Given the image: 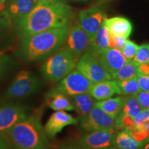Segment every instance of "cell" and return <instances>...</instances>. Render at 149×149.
<instances>
[{
  "instance_id": "1",
  "label": "cell",
  "mask_w": 149,
  "mask_h": 149,
  "mask_svg": "<svg viewBox=\"0 0 149 149\" xmlns=\"http://www.w3.org/2000/svg\"><path fill=\"white\" fill-rule=\"evenodd\" d=\"M74 13L63 1H39L28 15L16 24L19 35L29 37L36 33L72 23Z\"/></svg>"
},
{
  "instance_id": "2",
  "label": "cell",
  "mask_w": 149,
  "mask_h": 149,
  "mask_svg": "<svg viewBox=\"0 0 149 149\" xmlns=\"http://www.w3.org/2000/svg\"><path fill=\"white\" fill-rule=\"evenodd\" d=\"M72 23L22 38L19 48L21 59L27 62L44 59L64 44Z\"/></svg>"
},
{
  "instance_id": "3",
  "label": "cell",
  "mask_w": 149,
  "mask_h": 149,
  "mask_svg": "<svg viewBox=\"0 0 149 149\" xmlns=\"http://www.w3.org/2000/svg\"><path fill=\"white\" fill-rule=\"evenodd\" d=\"M11 149H49L48 137L40 119L36 115L27 116L3 135Z\"/></svg>"
},
{
  "instance_id": "4",
  "label": "cell",
  "mask_w": 149,
  "mask_h": 149,
  "mask_svg": "<svg viewBox=\"0 0 149 149\" xmlns=\"http://www.w3.org/2000/svg\"><path fill=\"white\" fill-rule=\"evenodd\" d=\"M77 63L71 53L64 47L50 56L43 63L40 70L46 80L57 82L74 69Z\"/></svg>"
},
{
  "instance_id": "5",
  "label": "cell",
  "mask_w": 149,
  "mask_h": 149,
  "mask_svg": "<svg viewBox=\"0 0 149 149\" xmlns=\"http://www.w3.org/2000/svg\"><path fill=\"white\" fill-rule=\"evenodd\" d=\"M42 87V81L33 72L21 70L16 74L4 95L9 99L23 98L38 93Z\"/></svg>"
},
{
  "instance_id": "6",
  "label": "cell",
  "mask_w": 149,
  "mask_h": 149,
  "mask_svg": "<svg viewBox=\"0 0 149 149\" xmlns=\"http://www.w3.org/2000/svg\"><path fill=\"white\" fill-rule=\"evenodd\" d=\"M92 85L93 83L88 78L77 68H74L51 90L72 97L83 93H89Z\"/></svg>"
},
{
  "instance_id": "7",
  "label": "cell",
  "mask_w": 149,
  "mask_h": 149,
  "mask_svg": "<svg viewBox=\"0 0 149 149\" xmlns=\"http://www.w3.org/2000/svg\"><path fill=\"white\" fill-rule=\"evenodd\" d=\"M76 67L93 84L113 79L111 74L106 71L99 62L95 53L89 48L80 57Z\"/></svg>"
},
{
  "instance_id": "8",
  "label": "cell",
  "mask_w": 149,
  "mask_h": 149,
  "mask_svg": "<svg viewBox=\"0 0 149 149\" xmlns=\"http://www.w3.org/2000/svg\"><path fill=\"white\" fill-rule=\"evenodd\" d=\"M117 132V128L88 132L80 137L79 145L84 149H111Z\"/></svg>"
},
{
  "instance_id": "9",
  "label": "cell",
  "mask_w": 149,
  "mask_h": 149,
  "mask_svg": "<svg viewBox=\"0 0 149 149\" xmlns=\"http://www.w3.org/2000/svg\"><path fill=\"white\" fill-rule=\"evenodd\" d=\"M107 19V13L102 6H92L82 10L79 13V24L88 35L91 42L102 24Z\"/></svg>"
},
{
  "instance_id": "10",
  "label": "cell",
  "mask_w": 149,
  "mask_h": 149,
  "mask_svg": "<svg viewBox=\"0 0 149 149\" xmlns=\"http://www.w3.org/2000/svg\"><path fill=\"white\" fill-rule=\"evenodd\" d=\"M65 42V48L71 53L77 61L88 51L91 44L88 35L86 33L79 23L74 24L70 27Z\"/></svg>"
},
{
  "instance_id": "11",
  "label": "cell",
  "mask_w": 149,
  "mask_h": 149,
  "mask_svg": "<svg viewBox=\"0 0 149 149\" xmlns=\"http://www.w3.org/2000/svg\"><path fill=\"white\" fill-rule=\"evenodd\" d=\"M81 127L87 132L117 128L115 119L96 106L93 107L86 116L81 118Z\"/></svg>"
},
{
  "instance_id": "12",
  "label": "cell",
  "mask_w": 149,
  "mask_h": 149,
  "mask_svg": "<svg viewBox=\"0 0 149 149\" xmlns=\"http://www.w3.org/2000/svg\"><path fill=\"white\" fill-rule=\"evenodd\" d=\"M28 116L25 107L16 103H7L0 107V135L3 136L19 121Z\"/></svg>"
},
{
  "instance_id": "13",
  "label": "cell",
  "mask_w": 149,
  "mask_h": 149,
  "mask_svg": "<svg viewBox=\"0 0 149 149\" xmlns=\"http://www.w3.org/2000/svg\"><path fill=\"white\" fill-rule=\"evenodd\" d=\"M89 49L95 53L99 62L113 79L115 73L128 61L122 51L116 48H107L100 51Z\"/></svg>"
},
{
  "instance_id": "14",
  "label": "cell",
  "mask_w": 149,
  "mask_h": 149,
  "mask_svg": "<svg viewBox=\"0 0 149 149\" xmlns=\"http://www.w3.org/2000/svg\"><path fill=\"white\" fill-rule=\"evenodd\" d=\"M77 124V119L64 111H58L51 115L44 126V130L48 138H53L65 127Z\"/></svg>"
},
{
  "instance_id": "15",
  "label": "cell",
  "mask_w": 149,
  "mask_h": 149,
  "mask_svg": "<svg viewBox=\"0 0 149 149\" xmlns=\"http://www.w3.org/2000/svg\"><path fill=\"white\" fill-rule=\"evenodd\" d=\"M89 93L97 101L107 100L115 95H122V92L117 82L114 79L106 80L93 84Z\"/></svg>"
},
{
  "instance_id": "16",
  "label": "cell",
  "mask_w": 149,
  "mask_h": 149,
  "mask_svg": "<svg viewBox=\"0 0 149 149\" xmlns=\"http://www.w3.org/2000/svg\"><path fill=\"white\" fill-rule=\"evenodd\" d=\"M39 2V0H13L9 5L6 15L18 23L29 15Z\"/></svg>"
},
{
  "instance_id": "17",
  "label": "cell",
  "mask_w": 149,
  "mask_h": 149,
  "mask_svg": "<svg viewBox=\"0 0 149 149\" xmlns=\"http://www.w3.org/2000/svg\"><path fill=\"white\" fill-rule=\"evenodd\" d=\"M105 24L111 34L125 37L126 39L133 31L131 22L126 18L122 17H114L107 19L105 20Z\"/></svg>"
},
{
  "instance_id": "18",
  "label": "cell",
  "mask_w": 149,
  "mask_h": 149,
  "mask_svg": "<svg viewBox=\"0 0 149 149\" xmlns=\"http://www.w3.org/2000/svg\"><path fill=\"white\" fill-rule=\"evenodd\" d=\"M48 107L55 111H74L70 97L64 93L51 90L46 94Z\"/></svg>"
},
{
  "instance_id": "19",
  "label": "cell",
  "mask_w": 149,
  "mask_h": 149,
  "mask_svg": "<svg viewBox=\"0 0 149 149\" xmlns=\"http://www.w3.org/2000/svg\"><path fill=\"white\" fill-rule=\"evenodd\" d=\"M124 100L125 96H119L114 98L111 97L107 100L95 102V106L100 108L113 119H116L122 112Z\"/></svg>"
},
{
  "instance_id": "20",
  "label": "cell",
  "mask_w": 149,
  "mask_h": 149,
  "mask_svg": "<svg viewBox=\"0 0 149 149\" xmlns=\"http://www.w3.org/2000/svg\"><path fill=\"white\" fill-rule=\"evenodd\" d=\"M74 110L82 117L86 116L95 106V100L90 93H83L70 97Z\"/></svg>"
},
{
  "instance_id": "21",
  "label": "cell",
  "mask_w": 149,
  "mask_h": 149,
  "mask_svg": "<svg viewBox=\"0 0 149 149\" xmlns=\"http://www.w3.org/2000/svg\"><path fill=\"white\" fill-rule=\"evenodd\" d=\"M146 143L134 139L128 130L117 132L115 136V146L122 149H142Z\"/></svg>"
},
{
  "instance_id": "22",
  "label": "cell",
  "mask_w": 149,
  "mask_h": 149,
  "mask_svg": "<svg viewBox=\"0 0 149 149\" xmlns=\"http://www.w3.org/2000/svg\"><path fill=\"white\" fill-rule=\"evenodd\" d=\"M139 63L132 59L128 61L113 77V79L116 81L131 79L137 76L139 71Z\"/></svg>"
},
{
  "instance_id": "23",
  "label": "cell",
  "mask_w": 149,
  "mask_h": 149,
  "mask_svg": "<svg viewBox=\"0 0 149 149\" xmlns=\"http://www.w3.org/2000/svg\"><path fill=\"white\" fill-rule=\"evenodd\" d=\"M109 35L110 32L104 22L97 32L94 40L91 42L89 48L94 51H100L104 48H109Z\"/></svg>"
},
{
  "instance_id": "24",
  "label": "cell",
  "mask_w": 149,
  "mask_h": 149,
  "mask_svg": "<svg viewBox=\"0 0 149 149\" xmlns=\"http://www.w3.org/2000/svg\"><path fill=\"white\" fill-rule=\"evenodd\" d=\"M141 107L135 95L125 96V100L121 113L135 118L141 111Z\"/></svg>"
},
{
  "instance_id": "25",
  "label": "cell",
  "mask_w": 149,
  "mask_h": 149,
  "mask_svg": "<svg viewBox=\"0 0 149 149\" xmlns=\"http://www.w3.org/2000/svg\"><path fill=\"white\" fill-rule=\"evenodd\" d=\"M120 87L122 95L124 96L135 95L140 91L136 77L131 79L117 81Z\"/></svg>"
},
{
  "instance_id": "26",
  "label": "cell",
  "mask_w": 149,
  "mask_h": 149,
  "mask_svg": "<svg viewBox=\"0 0 149 149\" xmlns=\"http://www.w3.org/2000/svg\"><path fill=\"white\" fill-rule=\"evenodd\" d=\"M138 48L139 46L137 44H136L135 42H132V41L127 40L125 46L122 50V52L126 59L129 61L135 58L137 52L138 51Z\"/></svg>"
},
{
  "instance_id": "27",
  "label": "cell",
  "mask_w": 149,
  "mask_h": 149,
  "mask_svg": "<svg viewBox=\"0 0 149 149\" xmlns=\"http://www.w3.org/2000/svg\"><path fill=\"white\" fill-rule=\"evenodd\" d=\"M134 60L141 63H149V44H143L139 46Z\"/></svg>"
},
{
  "instance_id": "28",
  "label": "cell",
  "mask_w": 149,
  "mask_h": 149,
  "mask_svg": "<svg viewBox=\"0 0 149 149\" xmlns=\"http://www.w3.org/2000/svg\"><path fill=\"white\" fill-rule=\"evenodd\" d=\"M127 39L125 37L116 36L111 34L110 33L109 40V47L111 48H116V49L122 51L123 48L125 46Z\"/></svg>"
},
{
  "instance_id": "29",
  "label": "cell",
  "mask_w": 149,
  "mask_h": 149,
  "mask_svg": "<svg viewBox=\"0 0 149 149\" xmlns=\"http://www.w3.org/2000/svg\"><path fill=\"white\" fill-rule=\"evenodd\" d=\"M133 120L135 126V129H140L149 121V109H141Z\"/></svg>"
},
{
  "instance_id": "30",
  "label": "cell",
  "mask_w": 149,
  "mask_h": 149,
  "mask_svg": "<svg viewBox=\"0 0 149 149\" xmlns=\"http://www.w3.org/2000/svg\"><path fill=\"white\" fill-rule=\"evenodd\" d=\"M10 64L11 60L8 56L0 55V81L3 79L6 74L8 73Z\"/></svg>"
},
{
  "instance_id": "31",
  "label": "cell",
  "mask_w": 149,
  "mask_h": 149,
  "mask_svg": "<svg viewBox=\"0 0 149 149\" xmlns=\"http://www.w3.org/2000/svg\"><path fill=\"white\" fill-rule=\"evenodd\" d=\"M135 97L142 109H149V93L140 90L135 95Z\"/></svg>"
},
{
  "instance_id": "32",
  "label": "cell",
  "mask_w": 149,
  "mask_h": 149,
  "mask_svg": "<svg viewBox=\"0 0 149 149\" xmlns=\"http://www.w3.org/2000/svg\"><path fill=\"white\" fill-rule=\"evenodd\" d=\"M136 79L140 90L149 93V75L144 74L139 72L136 76Z\"/></svg>"
},
{
  "instance_id": "33",
  "label": "cell",
  "mask_w": 149,
  "mask_h": 149,
  "mask_svg": "<svg viewBox=\"0 0 149 149\" xmlns=\"http://www.w3.org/2000/svg\"><path fill=\"white\" fill-rule=\"evenodd\" d=\"M139 71L141 73L149 75V63H141V64H139Z\"/></svg>"
},
{
  "instance_id": "34",
  "label": "cell",
  "mask_w": 149,
  "mask_h": 149,
  "mask_svg": "<svg viewBox=\"0 0 149 149\" xmlns=\"http://www.w3.org/2000/svg\"><path fill=\"white\" fill-rule=\"evenodd\" d=\"M7 22H8L6 20V17L0 19V39H1V36H2L3 31H5V29L8 26Z\"/></svg>"
},
{
  "instance_id": "35",
  "label": "cell",
  "mask_w": 149,
  "mask_h": 149,
  "mask_svg": "<svg viewBox=\"0 0 149 149\" xmlns=\"http://www.w3.org/2000/svg\"><path fill=\"white\" fill-rule=\"evenodd\" d=\"M58 149H84L80 145H74V144H70V145H64L59 147Z\"/></svg>"
},
{
  "instance_id": "36",
  "label": "cell",
  "mask_w": 149,
  "mask_h": 149,
  "mask_svg": "<svg viewBox=\"0 0 149 149\" xmlns=\"http://www.w3.org/2000/svg\"><path fill=\"white\" fill-rule=\"evenodd\" d=\"M0 149H8V145L3 136L0 135Z\"/></svg>"
},
{
  "instance_id": "37",
  "label": "cell",
  "mask_w": 149,
  "mask_h": 149,
  "mask_svg": "<svg viewBox=\"0 0 149 149\" xmlns=\"http://www.w3.org/2000/svg\"><path fill=\"white\" fill-rule=\"evenodd\" d=\"M113 1V0H97V1L93 5V6H104L108 2Z\"/></svg>"
},
{
  "instance_id": "38",
  "label": "cell",
  "mask_w": 149,
  "mask_h": 149,
  "mask_svg": "<svg viewBox=\"0 0 149 149\" xmlns=\"http://www.w3.org/2000/svg\"><path fill=\"white\" fill-rule=\"evenodd\" d=\"M6 8V0H0V12L3 11Z\"/></svg>"
},
{
  "instance_id": "39",
  "label": "cell",
  "mask_w": 149,
  "mask_h": 149,
  "mask_svg": "<svg viewBox=\"0 0 149 149\" xmlns=\"http://www.w3.org/2000/svg\"><path fill=\"white\" fill-rule=\"evenodd\" d=\"M70 1H74V2H86V1H88L89 0H68Z\"/></svg>"
},
{
  "instance_id": "40",
  "label": "cell",
  "mask_w": 149,
  "mask_h": 149,
  "mask_svg": "<svg viewBox=\"0 0 149 149\" xmlns=\"http://www.w3.org/2000/svg\"><path fill=\"white\" fill-rule=\"evenodd\" d=\"M142 149H149V141H148V142H146V144H145L144 146L143 147Z\"/></svg>"
},
{
  "instance_id": "41",
  "label": "cell",
  "mask_w": 149,
  "mask_h": 149,
  "mask_svg": "<svg viewBox=\"0 0 149 149\" xmlns=\"http://www.w3.org/2000/svg\"><path fill=\"white\" fill-rule=\"evenodd\" d=\"M57 0H39V1H54Z\"/></svg>"
},
{
  "instance_id": "42",
  "label": "cell",
  "mask_w": 149,
  "mask_h": 149,
  "mask_svg": "<svg viewBox=\"0 0 149 149\" xmlns=\"http://www.w3.org/2000/svg\"><path fill=\"white\" fill-rule=\"evenodd\" d=\"M111 149H122V148H118V147L114 146V147H113V148H111Z\"/></svg>"
},
{
  "instance_id": "43",
  "label": "cell",
  "mask_w": 149,
  "mask_h": 149,
  "mask_svg": "<svg viewBox=\"0 0 149 149\" xmlns=\"http://www.w3.org/2000/svg\"><path fill=\"white\" fill-rule=\"evenodd\" d=\"M13 1V0H6V2H8L10 3L11 1Z\"/></svg>"
}]
</instances>
